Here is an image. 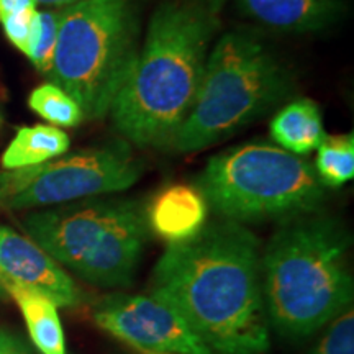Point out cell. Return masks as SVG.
Here are the masks:
<instances>
[{
  "label": "cell",
  "mask_w": 354,
  "mask_h": 354,
  "mask_svg": "<svg viewBox=\"0 0 354 354\" xmlns=\"http://www.w3.org/2000/svg\"><path fill=\"white\" fill-rule=\"evenodd\" d=\"M149 295L176 308L214 354H264L271 346L259 241L238 221L207 223L192 240L167 246Z\"/></svg>",
  "instance_id": "obj_1"
},
{
  "label": "cell",
  "mask_w": 354,
  "mask_h": 354,
  "mask_svg": "<svg viewBox=\"0 0 354 354\" xmlns=\"http://www.w3.org/2000/svg\"><path fill=\"white\" fill-rule=\"evenodd\" d=\"M227 0H165L154 10L113 125L138 148H169L196 100Z\"/></svg>",
  "instance_id": "obj_2"
},
{
  "label": "cell",
  "mask_w": 354,
  "mask_h": 354,
  "mask_svg": "<svg viewBox=\"0 0 354 354\" xmlns=\"http://www.w3.org/2000/svg\"><path fill=\"white\" fill-rule=\"evenodd\" d=\"M349 236L320 212L282 221L261 258L268 320L279 335L305 338L351 307Z\"/></svg>",
  "instance_id": "obj_3"
},
{
  "label": "cell",
  "mask_w": 354,
  "mask_h": 354,
  "mask_svg": "<svg viewBox=\"0 0 354 354\" xmlns=\"http://www.w3.org/2000/svg\"><path fill=\"white\" fill-rule=\"evenodd\" d=\"M289 69L254 33H223L212 46L196 100L169 148L194 153L228 138L286 100Z\"/></svg>",
  "instance_id": "obj_4"
},
{
  "label": "cell",
  "mask_w": 354,
  "mask_h": 354,
  "mask_svg": "<svg viewBox=\"0 0 354 354\" xmlns=\"http://www.w3.org/2000/svg\"><path fill=\"white\" fill-rule=\"evenodd\" d=\"M21 227L56 263L100 287H130L143 256L145 207L131 198H82L30 212Z\"/></svg>",
  "instance_id": "obj_5"
},
{
  "label": "cell",
  "mask_w": 354,
  "mask_h": 354,
  "mask_svg": "<svg viewBox=\"0 0 354 354\" xmlns=\"http://www.w3.org/2000/svg\"><path fill=\"white\" fill-rule=\"evenodd\" d=\"M140 51L136 0H81L63 7L48 77L102 118L127 81Z\"/></svg>",
  "instance_id": "obj_6"
},
{
  "label": "cell",
  "mask_w": 354,
  "mask_h": 354,
  "mask_svg": "<svg viewBox=\"0 0 354 354\" xmlns=\"http://www.w3.org/2000/svg\"><path fill=\"white\" fill-rule=\"evenodd\" d=\"M197 187L221 218L281 220L313 214L325 187L307 159L268 141L234 146L207 162Z\"/></svg>",
  "instance_id": "obj_7"
},
{
  "label": "cell",
  "mask_w": 354,
  "mask_h": 354,
  "mask_svg": "<svg viewBox=\"0 0 354 354\" xmlns=\"http://www.w3.org/2000/svg\"><path fill=\"white\" fill-rule=\"evenodd\" d=\"M143 171L145 162L128 141H107L39 166L0 171V207L39 209L123 192Z\"/></svg>",
  "instance_id": "obj_8"
},
{
  "label": "cell",
  "mask_w": 354,
  "mask_h": 354,
  "mask_svg": "<svg viewBox=\"0 0 354 354\" xmlns=\"http://www.w3.org/2000/svg\"><path fill=\"white\" fill-rule=\"evenodd\" d=\"M92 317L102 330L143 354H214L176 308L153 295H107Z\"/></svg>",
  "instance_id": "obj_9"
},
{
  "label": "cell",
  "mask_w": 354,
  "mask_h": 354,
  "mask_svg": "<svg viewBox=\"0 0 354 354\" xmlns=\"http://www.w3.org/2000/svg\"><path fill=\"white\" fill-rule=\"evenodd\" d=\"M0 281L38 290L57 307H76L82 295L68 274L37 243L0 225Z\"/></svg>",
  "instance_id": "obj_10"
},
{
  "label": "cell",
  "mask_w": 354,
  "mask_h": 354,
  "mask_svg": "<svg viewBox=\"0 0 354 354\" xmlns=\"http://www.w3.org/2000/svg\"><path fill=\"white\" fill-rule=\"evenodd\" d=\"M209 216V203L197 185L171 184L153 196L145 207L148 232L167 245L192 240L202 232Z\"/></svg>",
  "instance_id": "obj_11"
},
{
  "label": "cell",
  "mask_w": 354,
  "mask_h": 354,
  "mask_svg": "<svg viewBox=\"0 0 354 354\" xmlns=\"http://www.w3.org/2000/svg\"><path fill=\"white\" fill-rule=\"evenodd\" d=\"M243 15L269 28L313 33L330 28L344 15L343 0H234Z\"/></svg>",
  "instance_id": "obj_12"
},
{
  "label": "cell",
  "mask_w": 354,
  "mask_h": 354,
  "mask_svg": "<svg viewBox=\"0 0 354 354\" xmlns=\"http://www.w3.org/2000/svg\"><path fill=\"white\" fill-rule=\"evenodd\" d=\"M269 130L277 146L297 156L315 151L326 136L320 107L310 99H297L282 107Z\"/></svg>",
  "instance_id": "obj_13"
},
{
  "label": "cell",
  "mask_w": 354,
  "mask_h": 354,
  "mask_svg": "<svg viewBox=\"0 0 354 354\" xmlns=\"http://www.w3.org/2000/svg\"><path fill=\"white\" fill-rule=\"evenodd\" d=\"M7 294L19 305L30 338L41 354H66L64 330L57 305L41 292L2 282Z\"/></svg>",
  "instance_id": "obj_14"
},
{
  "label": "cell",
  "mask_w": 354,
  "mask_h": 354,
  "mask_svg": "<svg viewBox=\"0 0 354 354\" xmlns=\"http://www.w3.org/2000/svg\"><path fill=\"white\" fill-rule=\"evenodd\" d=\"M71 138L68 133L51 125L21 127L15 133L7 149L2 153L0 165L3 169H24L39 166L68 153Z\"/></svg>",
  "instance_id": "obj_15"
},
{
  "label": "cell",
  "mask_w": 354,
  "mask_h": 354,
  "mask_svg": "<svg viewBox=\"0 0 354 354\" xmlns=\"http://www.w3.org/2000/svg\"><path fill=\"white\" fill-rule=\"evenodd\" d=\"M313 169L323 187L338 189L354 177V135L325 136L317 148Z\"/></svg>",
  "instance_id": "obj_16"
},
{
  "label": "cell",
  "mask_w": 354,
  "mask_h": 354,
  "mask_svg": "<svg viewBox=\"0 0 354 354\" xmlns=\"http://www.w3.org/2000/svg\"><path fill=\"white\" fill-rule=\"evenodd\" d=\"M28 105L35 113L57 128L77 127L86 118L76 99L55 82L41 84L33 88Z\"/></svg>",
  "instance_id": "obj_17"
},
{
  "label": "cell",
  "mask_w": 354,
  "mask_h": 354,
  "mask_svg": "<svg viewBox=\"0 0 354 354\" xmlns=\"http://www.w3.org/2000/svg\"><path fill=\"white\" fill-rule=\"evenodd\" d=\"M61 15H63V8H51V10L38 12V37L28 59L32 61L39 73L46 74V76L50 74L53 57H55Z\"/></svg>",
  "instance_id": "obj_18"
},
{
  "label": "cell",
  "mask_w": 354,
  "mask_h": 354,
  "mask_svg": "<svg viewBox=\"0 0 354 354\" xmlns=\"http://www.w3.org/2000/svg\"><path fill=\"white\" fill-rule=\"evenodd\" d=\"M310 354H354L353 307H348L331 320L330 328Z\"/></svg>",
  "instance_id": "obj_19"
},
{
  "label": "cell",
  "mask_w": 354,
  "mask_h": 354,
  "mask_svg": "<svg viewBox=\"0 0 354 354\" xmlns=\"http://www.w3.org/2000/svg\"><path fill=\"white\" fill-rule=\"evenodd\" d=\"M3 33L17 50L28 57L38 37V10L37 7H28L2 21Z\"/></svg>",
  "instance_id": "obj_20"
},
{
  "label": "cell",
  "mask_w": 354,
  "mask_h": 354,
  "mask_svg": "<svg viewBox=\"0 0 354 354\" xmlns=\"http://www.w3.org/2000/svg\"><path fill=\"white\" fill-rule=\"evenodd\" d=\"M0 354H32L28 344L10 331L0 330Z\"/></svg>",
  "instance_id": "obj_21"
},
{
  "label": "cell",
  "mask_w": 354,
  "mask_h": 354,
  "mask_svg": "<svg viewBox=\"0 0 354 354\" xmlns=\"http://www.w3.org/2000/svg\"><path fill=\"white\" fill-rule=\"evenodd\" d=\"M35 6H37L35 0H0V24L13 13Z\"/></svg>",
  "instance_id": "obj_22"
},
{
  "label": "cell",
  "mask_w": 354,
  "mask_h": 354,
  "mask_svg": "<svg viewBox=\"0 0 354 354\" xmlns=\"http://www.w3.org/2000/svg\"><path fill=\"white\" fill-rule=\"evenodd\" d=\"M35 2L46 3V6H71V3L81 2V0H35Z\"/></svg>",
  "instance_id": "obj_23"
},
{
  "label": "cell",
  "mask_w": 354,
  "mask_h": 354,
  "mask_svg": "<svg viewBox=\"0 0 354 354\" xmlns=\"http://www.w3.org/2000/svg\"><path fill=\"white\" fill-rule=\"evenodd\" d=\"M6 295H8V294H7L6 287H3V284H2V281H0V299H3Z\"/></svg>",
  "instance_id": "obj_24"
},
{
  "label": "cell",
  "mask_w": 354,
  "mask_h": 354,
  "mask_svg": "<svg viewBox=\"0 0 354 354\" xmlns=\"http://www.w3.org/2000/svg\"><path fill=\"white\" fill-rule=\"evenodd\" d=\"M2 123H3V118H2V115H0V127H2Z\"/></svg>",
  "instance_id": "obj_25"
}]
</instances>
